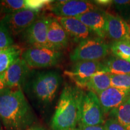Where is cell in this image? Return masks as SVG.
I'll return each mask as SVG.
<instances>
[{"label": "cell", "instance_id": "6da1fadb", "mask_svg": "<svg viewBox=\"0 0 130 130\" xmlns=\"http://www.w3.org/2000/svg\"><path fill=\"white\" fill-rule=\"evenodd\" d=\"M35 118L21 89L6 88L0 93V121L6 130H26Z\"/></svg>", "mask_w": 130, "mask_h": 130}, {"label": "cell", "instance_id": "7a4b0ae2", "mask_svg": "<svg viewBox=\"0 0 130 130\" xmlns=\"http://www.w3.org/2000/svg\"><path fill=\"white\" fill-rule=\"evenodd\" d=\"M84 93L81 89L66 84L63 87L51 121L53 130L75 128L80 122L81 107Z\"/></svg>", "mask_w": 130, "mask_h": 130}, {"label": "cell", "instance_id": "3957f363", "mask_svg": "<svg viewBox=\"0 0 130 130\" xmlns=\"http://www.w3.org/2000/svg\"><path fill=\"white\" fill-rule=\"evenodd\" d=\"M61 83V77L56 71H46L37 74L31 81L32 95L43 104L54 100Z\"/></svg>", "mask_w": 130, "mask_h": 130}, {"label": "cell", "instance_id": "277c9868", "mask_svg": "<svg viewBox=\"0 0 130 130\" xmlns=\"http://www.w3.org/2000/svg\"><path fill=\"white\" fill-rule=\"evenodd\" d=\"M110 46L100 37H89L79 42L70 53L73 62L81 61H99L108 54Z\"/></svg>", "mask_w": 130, "mask_h": 130}, {"label": "cell", "instance_id": "5b68a950", "mask_svg": "<svg viewBox=\"0 0 130 130\" xmlns=\"http://www.w3.org/2000/svg\"><path fill=\"white\" fill-rule=\"evenodd\" d=\"M60 51L45 47H31L22 53V57L30 68H45L56 66L61 60Z\"/></svg>", "mask_w": 130, "mask_h": 130}, {"label": "cell", "instance_id": "8992f818", "mask_svg": "<svg viewBox=\"0 0 130 130\" xmlns=\"http://www.w3.org/2000/svg\"><path fill=\"white\" fill-rule=\"evenodd\" d=\"M100 72H107L104 63L100 61H81L75 63L72 69L65 71L64 73L78 87L82 89L85 88L91 77Z\"/></svg>", "mask_w": 130, "mask_h": 130}, {"label": "cell", "instance_id": "52a82bcc", "mask_svg": "<svg viewBox=\"0 0 130 130\" xmlns=\"http://www.w3.org/2000/svg\"><path fill=\"white\" fill-rule=\"evenodd\" d=\"M80 125H100L104 123V113L96 94L89 91L84 93L80 113Z\"/></svg>", "mask_w": 130, "mask_h": 130}, {"label": "cell", "instance_id": "ba28073f", "mask_svg": "<svg viewBox=\"0 0 130 130\" xmlns=\"http://www.w3.org/2000/svg\"><path fill=\"white\" fill-rule=\"evenodd\" d=\"M40 17V12L21 10L6 14L0 21L12 36L22 34Z\"/></svg>", "mask_w": 130, "mask_h": 130}, {"label": "cell", "instance_id": "9c48e42d", "mask_svg": "<svg viewBox=\"0 0 130 130\" xmlns=\"http://www.w3.org/2000/svg\"><path fill=\"white\" fill-rule=\"evenodd\" d=\"M53 2L48 7L57 17L76 18L89 11L98 10L95 4L88 1L66 0Z\"/></svg>", "mask_w": 130, "mask_h": 130}, {"label": "cell", "instance_id": "30bf717a", "mask_svg": "<svg viewBox=\"0 0 130 130\" xmlns=\"http://www.w3.org/2000/svg\"><path fill=\"white\" fill-rule=\"evenodd\" d=\"M50 18L39 17L22 34L23 40L31 47L50 48L48 42V30ZM52 49V48H51Z\"/></svg>", "mask_w": 130, "mask_h": 130}, {"label": "cell", "instance_id": "8fae6325", "mask_svg": "<svg viewBox=\"0 0 130 130\" xmlns=\"http://www.w3.org/2000/svg\"><path fill=\"white\" fill-rule=\"evenodd\" d=\"M104 114L112 110L130 98V90L110 87L98 95Z\"/></svg>", "mask_w": 130, "mask_h": 130}, {"label": "cell", "instance_id": "7c38bea8", "mask_svg": "<svg viewBox=\"0 0 130 130\" xmlns=\"http://www.w3.org/2000/svg\"><path fill=\"white\" fill-rule=\"evenodd\" d=\"M30 72V67L22 57L18 58L3 75L8 88L21 89Z\"/></svg>", "mask_w": 130, "mask_h": 130}, {"label": "cell", "instance_id": "4fadbf2b", "mask_svg": "<svg viewBox=\"0 0 130 130\" xmlns=\"http://www.w3.org/2000/svg\"><path fill=\"white\" fill-rule=\"evenodd\" d=\"M53 1L49 0H5L1 1L2 13L9 14L21 10L40 12L43 8L49 7Z\"/></svg>", "mask_w": 130, "mask_h": 130}, {"label": "cell", "instance_id": "5bb4252c", "mask_svg": "<svg viewBox=\"0 0 130 130\" xmlns=\"http://www.w3.org/2000/svg\"><path fill=\"white\" fill-rule=\"evenodd\" d=\"M107 36L115 40H130V25L119 16L106 13Z\"/></svg>", "mask_w": 130, "mask_h": 130}, {"label": "cell", "instance_id": "9a60e30c", "mask_svg": "<svg viewBox=\"0 0 130 130\" xmlns=\"http://www.w3.org/2000/svg\"><path fill=\"white\" fill-rule=\"evenodd\" d=\"M76 18L82 22L91 31L95 32L100 38L106 37V13L99 10L89 11Z\"/></svg>", "mask_w": 130, "mask_h": 130}, {"label": "cell", "instance_id": "2e32d148", "mask_svg": "<svg viewBox=\"0 0 130 130\" xmlns=\"http://www.w3.org/2000/svg\"><path fill=\"white\" fill-rule=\"evenodd\" d=\"M69 37L56 18H50L48 30V42L50 48L60 50L66 48Z\"/></svg>", "mask_w": 130, "mask_h": 130}, {"label": "cell", "instance_id": "e0dca14e", "mask_svg": "<svg viewBox=\"0 0 130 130\" xmlns=\"http://www.w3.org/2000/svg\"><path fill=\"white\" fill-rule=\"evenodd\" d=\"M68 33L75 41H82L89 38L91 30L76 18L56 17Z\"/></svg>", "mask_w": 130, "mask_h": 130}, {"label": "cell", "instance_id": "ac0fdd59", "mask_svg": "<svg viewBox=\"0 0 130 130\" xmlns=\"http://www.w3.org/2000/svg\"><path fill=\"white\" fill-rule=\"evenodd\" d=\"M111 86V75L107 72H100L94 75L86 84L88 89L98 95Z\"/></svg>", "mask_w": 130, "mask_h": 130}, {"label": "cell", "instance_id": "d6986e66", "mask_svg": "<svg viewBox=\"0 0 130 130\" xmlns=\"http://www.w3.org/2000/svg\"><path fill=\"white\" fill-rule=\"evenodd\" d=\"M22 50L13 45L0 53V74H3L22 55Z\"/></svg>", "mask_w": 130, "mask_h": 130}, {"label": "cell", "instance_id": "ffe728a7", "mask_svg": "<svg viewBox=\"0 0 130 130\" xmlns=\"http://www.w3.org/2000/svg\"><path fill=\"white\" fill-rule=\"evenodd\" d=\"M107 72L113 75L130 74V61L117 57L108 58L104 63Z\"/></svg>", "mask_w": 130, "mask_h": 130}, {"label": "cell", "instance_id": "44dd1931", "mask_svg": "<svg viewBox=\"0 0 130 130\" xmlns=\"http://www.w3.org/2000/svg\"><path fill=\"white\" fill-rule=\"evenodd\" d=\"M110 115L126 130H130V98L112 110Z\"/></svg>", "mask_w": 130, "mask_h": 130}, {"label": "cell", "instance_id": "7402d4cb", "mask_svg": "<svg viewBox=\"0 0 130 130\" xmlns=\"http://www.w3.org/2000/svg\"><path fill=\"white\" fill-rule=\"evenodd\" d=\"M111 53L115 57L129 61L130 60V40L115 41L110 46Z\"/></svg>", "mask_w": 130, "mask_h": 130}, {"label": "cell", "instance_id": "603a6c76", "mask_svg": "<svg viewBox=\"0 0 130 130\" xmlns=\"http://www.w3.org/2000/svg\"><path fill=\"white\" fill-rule=\"evenodd\" d=\"M110 75L111 87L130 90V74Z\"/></svg>", "mask_w": 130, "mask_h": 130}, {"label": "cell", "instance_id": "cb8c5ba5", "mask_svg": "<svg viewBox=\"0 0 130 130\" xmlns=\"http://www.w3.org/2000/svg\"><path fill=\"white\" fill-rule=\"evenodd\" d=\"M13 44V40L7 29L0 23V49L4 50Z\"/></svg>", "mask_w": 130, "mask_h": 130}, {"label": "cell", "instance_id": "d4e9b609", "mask_svg": "<svg viewBox=\"0 0 130 130\" xmlns=\"http://www.w3.org/2000/svg\"><path fill=\"white\" fill-rule=\"evenodd\" d=\"M105 130H126L119 122L113 118L107 119L104 123Z\"/></svg>", "mask_w": 130, "mask_h": 130}, {"label": "cell", "instance_id": "484cf974", "mask_svg": "<svg viewBox=\"0 0 130 130\" xmlns=\"http://www.w3.org/2000/svg\"><path fill=\"white\" fill-rule=\"evenodd\" d=\"M81 130H105L104 126L100 125H93V126H87L80 125Z\"/></svg>", "mask_w": 130, "mask_h": 130}, {"label": "cell", "instance_id": "4316f807", "mask_svg": "<svg viewBox=\"0 0 130 130\" xmlns=\"http://www.w3.org/2000/svg\"><path fill=\"white\" fill-rule=\"evenodd\" d=\"M95 4L100 5L102 6H109L113 3V1H110V0H96L94 1Z\"/></svg>", "mask_w": 130, "mask_h": 130}, {"label": "cell", "instance_id": "83f0119b", "mask_svg": "<svg viewBox=\"0 0 130 130\" xmlns=\"http://www.w3.org/2000/svg\"><path fill=\"white\" fill-rule=\"evenodd\" d=\"M6 88H7V87L6 82H5L3 74H0V93Z\"/></svg>", "mask_w": 130, "mask_h": 130}, {"label": "cell", "instance_id": "f1b7e54d", "mask_svg": "<svg viewBox=\"0 0 130 130\" xmlns=\"http://www.w3.org/2000/svg\"><path fill=\"white\" fill-rule=\"evenodd\" d=\"M113 3L117 5H126L130 3L129 0H115L113 1Z\"/></svg>", "mask_w": 130, "mask_h": 130}, {"label": "cell", "instance_id": "f546056e", "mask_svg": "<svg viewBox=\"0 0 130 130\" xmlns=\"http://www.w3.org/2000/svg\"><path fill=\"white\" fill-rule=\"evenodd\" d=\"M26 130H46V129L43 127H42V126L35 125V126H30V127H29L28 129H27Z\"/></svg>", "mask_w": 130, "mask_h": 130}, {"label": "cell", "instance_id": "4dcf8cb0", "mask_svg": "<svg viewBox=\"0 0 130 130\" xmlns=\"http://www.w3.org/2000/svg\"><path fill=\"white\" fill-rule=\"evenodd\" d=\"M2 13V4H1V1H0V14Z\"/></svg>", "mask_w": 130, "mask_h": 130}, {"label": "cell", "instance_id": "1f68e13d", "mask_svg": "<svg viewBox=\"0 0 130 130\" xmlns=\"http://www.w3.org/2000/svg\"><path fill=\"white\" fill-rule=\"evenodd\" d=\"M66 130H81V129H78V128H70V129H68Z\"/></svg>", "mask_w": 130, "mask_h": 130}, {"label": "cell", "instance_id": "d6a6232c", "mask_svg": "<svg viewBox=\"0 0 130 130\" xmlns=\"http://www.w3.org/2000/svg\"><path fill=\"white\" fill-rule=\"evenodd\" d=\"M0 122H1V121H0ZM0 130H3V129H2V127H1V122H0Z\"/></svg>", "mask_w": 130, "mask_h": 130}, {"label": "cell", "instance_id": "836d02e7", "mask_svg": "<svg viewBox=\"0 0 130 130\" xmlns=\"http://www.w3.org/2000/svg\"><path fill=\"white\" fill-rule=\"evenodd\" d=\"M2 51H3V50H1V49H0V53H1V52Z\"/></svg>", "mask_w": 130, "mask_h": 130}, {"label": "cell", "instance_id": "e575fe53", "mask_svg": "<svg viewBox=\"0 0 130 130\" xmlns=\"http://www.w3.org/2000/svg\"><path fill=\"white\" fill-rule=\"evenodd\" d=\"M129 61H130V60H129Z\"/></svg>", "mask_w": 130, "mask_h": 130}]
</instances>
